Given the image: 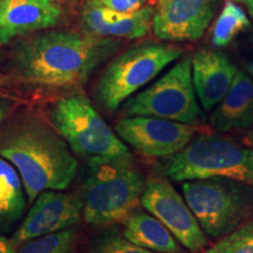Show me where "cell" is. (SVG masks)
I'll use <instances>...</instances> for the list:
<instances>
[{
  "mask_svg": "<svg viewBox=\"0 0 253 253\" xmlns=\"http://www.w3.org/2000/svg\"><path fill=\"white\" fill-rule=\"evenodd\" d=\"M121 45L120 40L86 32H46L19 46L14 66L19 77L36 86L75 87L84 84Z\"/></svg>",
  "mask_w": 253,
  "mask_h": 253,
  "instance_id": "obj_1",
  "label": "cell"
},
{
  "mask_svg": "<svg viewBox=\"0 0 253 253\" xmlns=\"http://www.w3.org/2000/svg\"><path fill=\"white\" fill-rule=\"evenodd\" d=\"M0 156L17 169L28 203L47 190L67 189L79 167L55 129L34 116L15 118L0 130Z\"/></svg>",
  "mask_w": 253,
  "mask_h": 253,
  "instance_id": "obj_2",
  "label": "cell"
},
{
  "mask_svg": "<svg viewBox=\"0 0 253 253\" xmlns=\"http://www.w3.org/2000/svg\"><path fill=\"white\" fill-rule=\"evenodd\" d=\"M145 179L132 157L88 162L82 216L93 226L125 221L141 204Z\"/></svg>",
  "mask_w": 253,
  "mask_h": 253,
  "instance_id": "obj_3",
  "label": "cell"
},
{
  "mask_svg": "<svg viewBox=\"0 0 253 253\" xmlns=\"http://www.w3.org/2000/svg\"><path fill=\"white\" fill-rule=\"evenodd\" d=\"M164 172L176 182L224 178L253 186V148L224 136L202 134L167 158Z\"/></svg>",
  "mask_w": 253,
  "mask_h": 253,
  "instance_id": "obj_4",
  "label": "cell"
},
{
  "mask_svg": "<svg viewBox=\"0 0 253 253\" xmlns=\"http://www.w3.org/2000/svg\"><path fill=\"white\" fill-rule=\"evenodd\" d=\"M186 204L209 239L217 242L253 219V186L224 178L182 182Z\"/></svg>",
  "mask_w": 253,
  "mask_h": 253,
  "instance_id": "obj_5",
  "label": "cell"
},
{
  "mask_svg": "<svg viewBox=\"0 0 253 253\" xmlns=\"http://www.w3.org/2000/svg\"><path fill=\"white\" fill-rule=\"evenodd\" d=\"M48 119L73 153L88 162L131 156L128 145L84 95L75 94L54 101L49 107Z\"/></svg>",
  "mask_w": 253,
  "mask_h": 253,
  "instance_id": "obj_6",
  "label": "cell"
},
{
  "mask_svg": "<svg viewBox=\"0 0 253 253\" xmlns=\"http://www.w3.org/2000/svg\"><path fill=\"white\" fill-rule=\"evenodd\" d=\"M183 50L168 42H142L126 48L104 69L96 87L99 102L114 112L163 69L181 58Z\"/></svg>",
  "mask_w": 253,
  "mask_h": 253,
  "instance_id": "obj_7",
  "label": "cell"
},
{
  "mask_svg": "<svg viewBox=\"0 0 253 253\" xmlns=\"http://www.w3.org/2000/svg\"><path fill=\"white\" fill-rule=\"evenodd\" d=\"M126 116H153L196 126L202 122L192 84L191 56L177 61L166 74L122 104Z\"/></svg>",
  "mask_w": 253,
  "mask_h": 253,
  "instance_id": "obj_8",
  "label": "cell"
},
{
  "mask_svg": "<svg viewBox=\"0 0 253 253\" xmlns=\"http://www.w3.org/2000/svg\"><path fill=\"white\" fill-rule=\"evenodd\" d=\"M141 204L156 217L183 248L192 253H201L209 246L210 239L199 225L182 197L171 183L163 177H150L145 181Z\"/></svg>",
  "mask_w": 253,
  "mask_h": 253,
  "instance_id": "obj_9",
  "label": "cell"
},
{
  "mask_svg": "<svg viewBox=\"0 0 253 253\" xmlns=\"http://www.w3.org/2000/svg\"><path fill=\"white\" fill-rule=\"evenodd\" d=\"M196 126L153 116H126L115 132L126 145L148 157H171L195 137Z\"/></svg>",
  "mask_w": 253,
  "mask_h": 253,
  "instance_id": "obj_10",
  "label": "cell"
},
{
  "mask_svg": "<svg viewBox=\"0 0 253 253\" xmlns=\"http://www.w3.org/2000/svg\"><path fill=\"white\" fill-rule=\"evenodd\" d=\"M220 4L221 0H157L151 21L155 37L163 42L201 39Z\"/></svg>",
  "mask_w": 253,
  "mask_h": 253,
  "instance_id": "obj_11",
  "label": "cell"
},
{
  "mask_svg": "<svg viewBox=\"0 0 253 253\" xmlns=\"http://www.w3.org/2000/svg\"><path fill=\"white\" fill-rule=\"evenodd\" d=\"M82 197L63 190H47L33 202L15 230L12 242L17 246L32 239L72 229L82 217Z\"/></svg>",
  "mask_w": 253,
  "mask_h": 253,
  "instance_id": "obj_12",
  "label": "cell"
},
{
  "mask_svg": "<svg viewBox=\"0 0 253 253\" xmlns=\"http://www.w3.org/2000/svg\"><path fill=\"white\" fill-rule=\"evenodd\" d=\"M191 71L199 103L210 112L229 91L239 69L219 50L201 49L191 58Z\"/></svg>",
  "mask_w": 253,
  "mask_h": 253,
  "instance_id": "obj_13",
  "label": "cell"
},
{
  "mask_svg": "<svg viewBox=\"0 0 253 253\" xmlns=\"http://www.w3.org/2000/svg\"><path fill=\"white\" fill-rule=\"evenodd\" d=\"M60 15L53 0H0V45L55 26Z\"/></svg>",
  "mask_w": 253,
  "mask_h": 253,
  "instance_id": "obj_14",
  "label": "cell"
},
{
  "mask_svg": "<svg viewBox=\"0 0 253 253\" xmlns=\"http://www.w3.org/2000/svg\"><path fill=\"white\" fill-rule=\"evenodd\" d=\"M154 8L144 6L134 13H119L103 7L95 0H88L82 11L81 21L86 33L108 39H138L151 27Z\"/></svg>",
  "mask_w": 253,
  "mask_h": 253,
  "instance_id": "obj_15",
  "label": "cell"
},
{
  "mask_svg": "<svg viewBox=\"0 0 253 253\" xmlns=\"http://www.w3.org/2000/svg\"><path fill=\"white\" fill-rule=\"evenodd\" d=\"M210 125L221 132L253 126V79L245 72H237L229 91L210 115Z\"/></svg>",
  "mask_w": 253,
  "mask_h": 253,
  "instance_id": "obj_16",
  "label": "cell"
},
{
  "mask_svg": "<svg viewBox=\"0 0 253 253\" xmlns=\"http://www.w3.org/2000/svg\"><path fill=\"white\" fill-rule=\"evenodd\" d=\"M122 236L138 248L156 253H184L171 232L156 217L136 210L123 221Z\"/></svg>",
  "mask_w": 253,
  "mask_h": 253,
  "instance_id": "obj_17",
  "label": "cell"
},
{
  "mask_svg": "<svg viewBox=\"0 0 253 253\" xmlns=\"http://www.w3.org/2000/svg\"><path fill=\"white\" fill-rule=\"evenodd\" d=\"M17 169L0 156V231L5 232L21 219L27 199Z\"/></svg>",
  "mask_w": 253,
  "mask_h": 253,
  "instance_id": "obj_18",
  "label": "cell"
},
{
  "mask_svg": "<svg viewBox=\"0 0 253 253\" xmlns=\"http://www.w3.org/2000/svg\"><path fill=\"white\" fill-rule=\"evenodd\" d=\"M251 27V21L242 6L225 0V4L213 25L211 42L217 48H224L240 31Z\"/></svg>",
  "mask_w": 253,
  "mask_h": 253,
  "instance_id": "obj_19",
  "label": "cell"
},
{
  "mask_svg": "<svg viewBox=\"0 0 253 253\" xmlns=\"http://www.w3.org/2000/svg\"><path fill=\"white\" fill-rule=\"evenodd\" d=\"M17 253H77V232L72 227L32 239L20 245Z\"/></svg>",
  "mask_w": 253,
  "mask_h": 253,
  "instance_id": "obj_20",
  "label": "cell"
},
{
  "mask_svg": "<svg viewBox=\"0 0 253 253\" xmlns=\"http://www.w3.org/2000/svg\"><path fill=\"white\" fill-rule=\"evenodd\" d=\"M201 253H253V219L209 245Z\"/></svg>",
  "mask_w": 253,
  "mask_h": 253,
  "instance_id": "obj_21",
  "label": "cell"
},
{
  "mask_svg": "<svg viewBox=\"0 0 253 253\" xmlns=\"http://www.w3.org/2000/svg\"><path fill=\"white\" fill-rule=\"evenodd\" d=\"M88 253H156L138 248L123 236H107L95 244Z\"/></svg>",
  "mask_w": 253,
  "mask_h": 253,
  "instance_id": "obj_22",
  "label": "cell"
},
{
  "mask_svg": "<svg viewBox=\"0 0 253 253\" xmlns=\"http://www.w3.org/2000/svg\"><path fill=\"white\" fill-rule=\"evenodd\" d=\"M103 7L119 12V13H134L144 7L147 0H95Z\"/></svg>",
  "mask_w": 253,
  "mask_h": 253,
  "instance_id": "obj_23",
  "label": "cell"
},
{
  "mask_svg": "<svg viewBox=\"0 0 253 253\" xmlns=\"http://www.w3.org/2000/svg\"><path fill=\"white\" fill-rule=\"evenodd\" d=\"M12 106H13V103L11 100H8L7 97L0 96V126L8 116L9 112L12 110Z\"/></svg>",
  "mask_w": 253,
  "mask_h": 253,
  "instance_id": "obj_24",
  "label": "cell"
},
{
  "mask_svg": "<svg viewBox=\"0 0 253 253\" xmlns=\"http://www.w3.org/2000/svg\"><path fill=\"white\" fill-rule=\"evenodd\" d=\"M0 253H17V245L12 239L0 236Z\"/></svg>",
  "mask_w": 253,
  "mask_h": 253,
  "instance_id": "obj_25",
  "label": "cell"
},
{
  "mask_svg": "<svg viewBox=\"0 0 253 253\" xmlns=\"http://www.w3.org/2000/svg\"><path fill=\"white\" fill-rule=\"evenodd\" d=\"M232 1L237 2L240 6H244L248 9L250 17L253 18V0H232Z\"/></svg>",
  "mask_w": 253,
  "mask_h": 253,
  "instance_id": "obj_26",
  "label": "cell"
},
{
  "mask_svg": "<svg viewBox=\"0 0 253 253\" xmlns=\"http://www.w3.org/2000/svg\"><path fill=\"white\" fill-rule=\"evenodd\" d=\"M244 142H245V144L249 145V147L253 148V126H251V128H250L248 134H246Z\"/></svg>",
  "mask_w": 253,
  "mask_h": 253,
  "instance_id": "obj_27",
  "label": "cell"
},
{
  "mask_svg": "<svg viewBox=\"0 0 253 253\" xmlns=\"http://www.w3.org/2000/svg\"><path fill=\"white\" fill-rule=\"evenodd\" d=\"M249 73H250V77L253 79V60L250 62V65H249Z\"/></svg>",
  "mask_w": 253,
  "mask_h": 253,
  "instance_id": "obj_28",
  "label": "cell"
}]
</instances>
